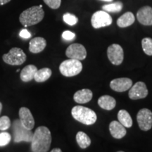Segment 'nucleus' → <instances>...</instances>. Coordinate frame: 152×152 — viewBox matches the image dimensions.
<instances>
[{
    "label": "nucleus",
    "instance_id": "72a5a7b5",
    "mask_svg": "<svg viewBox=\"0 0 152 152\" xmlns=\"http://www.w3.org/2000/svg\"><path fill=\"white\" fill-rule=\"evenodd\" d=\"M1 110H2V104H1V102H0V114H1Z\"/></svg>",
    "mask_w": 152,
    "mask_h": 152
},
{
    "label": "nucleus",
    "instance_id": "9b49d317",
    "mask_svg": "<svg viewBox=\"0 0 152 152\" xmlns=\"http://www.w3.org/2000/svg\"><path fill=\"white\" fill-rule=\"evenodd\" d=\"M129 97L132 100L144 99L148 95L147 85L143 82H137L130 87L129 91Z\"/></svg>",
    "mask_w": 152,
    "mask_h": 152
},
{
    "label": "nucleus",
    "instance_id": "2eb2a0df",
    "mask_svg": "<svg viewBox=\"0 0 152 152\" xmlns=\"http://www.w3.org/2000/svg\"><path fill=\"white\" fill-rule=\"evenodd\" d=\"M109 130L111 134L115 139H121L125 136L127 131L125 128L119 121H113L110 123Z\"/></svg>",
    "mask_w": 152,
    "mask_h": 152
},
{
    "label": "nucleus",
    "instance_id": "0eeeda50",
    "mask_svg": "<svg viewBox=\"0 0 152 152\" xmlns=\"http://www.w3.org/2000/svg\"><path fill=\"white\" fill-rule=\"evenodd\" d=\"M111 16L105 11H96L92 15L91 18V23L93 28L98 29V28L106 27L112 23Z\"/></svg>",
    "mask_w": 152,
    "mask_h": 152
},
{
    "label": "nucleus",
    "instance_id": "7c9ffc66",
    "mask_svg": "<svg viewBox=\"0 0 152 152\" xmlns=\"http://www.w3.org/2000/svg\"><path fill=\"white\" fill-rule=\"evenodd\" d=\"M20 37L22 38H24V39H28V38L31 37V34H30V32H28V30L26 29H23L20 32Z\"/></svg>",
    "mask_w": 152,
    "mask_h": 152
},
{
    "label": "nucleus",
    "instance_id": "39448f33",
    "mask_svg": "<svg viewBox=\"0 0 152 152\" xmlns=\"http://www.w3.org/2000/svg\"><path fill=\"white\" fill-rule=\"evenodd\" d=\"M83 70V64L80 61L69 59L63 61L59 66V71L61 73L66 77H73L80 73Z\"/></svg>",
    "mask_w": 152,
    "mask_h": 152
},
{
    "label": "nucleus",
    "instance_id": "393cba45",
    "mask_svg": "<svg viewBox=\"0 0 152 152\" xmlns=\"http://www.w3.org/2000/svg\"><path fill=\"white\" fill-rule=\"evenodd\" d=\"M142 47L144 52L148 56H152V39L145 37L142 40Z\"/></svg>",
    "mask_w": 152,
    "mask_h": 152
},
{
    "label": "nucleus",
    "instance_id": "f257e3e1",
    "mask_svg": "<svg viewBox=\"0 0 152 152\" xmlns=\"http://www.w3.org/2000/svg\"><path fill=\"white\" fill-rule=\"evenodd\" d=\"M52 144V134L50 130L45 126H39L33 133L31 141L33 152H47Z\"/></svg>",
    "mask_w": 152,
    "mask_h": 152
},
{
    "label": "nucleus",
    "instance_id": "412c9836",
    "mask_svg": "<svg viewBox=\"0 0 152 152\" xmlns=\"http://www.w3.org/2000/svg\"><path fill=\"white\" fill-rule=\"evenodd\" d=\"M118 119L119 123H121L125 128H131L132 125V119L130 113L126 110H120L118 113Z\"/></svg>",
    "mask_w": 152,
    "mask_h": 152
},
{
    "label": "nucleus",
    "instance_id": "ddd939ff",
    "mask_svg": "<svg viewBox=\"0 0 152 152\" xmlns=\"http://www.w3.org/2000/svg\"><path fill=\"white\" fill-rule=\"evenodd\" d=\"M132 86V81L128 77H121L114 79L110 83L112 90L118 92H123L128 90Z\"/></svg>",
    "mask_w": 152,
    "mask_h": 152
},
{
    "label": "nucleus",
    "instance_id": "20e7f679",
    "mask_svg": "<svg viewBox=\"0 0 152 152\" xmlns=\"http://www.w3.org/2000/svg\"><path fill=\"white\" fill-rule=\"evenodd\" d=\"M13 137L15 143L21 142H31L33 137V133L31 130L26 129L20 120H15L12 123Z\"/></svg>",
    "mask_w": 152,
    "mask_h": 152
},
{
    "label": "nucleus",
    "instance_id": "4be33fe9",
    "mask_svg": "<svg viewBox=\"0 0 152 152\" xmlns=\"http://www.w3.org/2000/svg\"><path fill=\"white\" fill-rule=\"evenodd\" d=\"M52 70L49 68H44L42 69L37 70L36 72L34 80L37 83H43L47 81L52 75Z\"/></svg>",
    "mask_w": 152,
    "mask_h": 152
},
{
    "label": "nucleus",
    "instance_id": "f704fd0d",
    "mask_svg": "<svg viewBox=\"0 0 152 152\" xmlns=\"http://www.w3.org/2000/svg\"><path fill=\"white\" fill-rule=\"evenodd\" d=\"M101 1H107V2H111V1H113V0H101Z\"/></svg>",
    "mask_w": 152,
    "mask_h": 152
},
{
    "label": "nucleus",
    "instance_id": "a211bd4d",
    "mask_svg": "<svg viewBox=\"0 0 152 152\" xmlns=\"http://www.w3.org/2000/svg\"><path fill=\"white\" fill-rule=\"evenodd\" d=\"M37 71V68L35 66L32 65V64L26 66V67L23 68L20 72V80L24 83H28V82L33 80Z\"/></svg>",
    "mask_w": 152,
    "mask_h": 152
},
{
    "label": "nucleus",
    "instance_id": "6ab92c4d",
    "mask_svg": "<svg viewBox=\"0 0 152 152\" xmlns=\"http://www.w3.org/2000/svg\"><path fill=\"white\" fill-rule=\"evenodd\" d=\"M98 104L102 109L111 111L115 108L116 105V101L115 99L109 95H104L100 96L98 100Z\"/></svg>",
    "mask_w": 152,
    "mask_h": 152
},
{
    "label": "nucleus",
    "instance_id": "f8f14e48",
    "mask_svg": "<svg viewBox=\"0 0 152 152\" xmlns=\"http://www.w3.org/2000/svg\"><path fill=\"white\" fill-rule=\"evenodd\" d=\"M19 120L22 125L28 130H32L35 126V120L30 109L26 107H21L19 110Z\"/></svg>",
    "mask_w": 152,
    "mask_h": 152
},
{
    "label": "nucleus",
    "instance_id": "f03ea898",
    "mask_svg": "<svg viewBox=\"0 0 152 152\" xmlns=\"http://www.w3.org/2000/svg\"><path fill=\"white\" fill-rule=\"evenodd\" d=\"M45 16L42 6H34L23 11L19 17L20 23L25 27L39 23Z\"/></svg>",
    "mask_w": 152,
    "mask_h": 152
},
{
    "label": "nucleus",
    "instance_id": "5701e85b",
    "mask_svg": "<svg viewBox=\"0 0 152 152\" xmlns=\"http://www.w3.org/2000/svg\"><path fill=\"white\" fill-rule=\"evenodd\" d=\"M76 141L81 149H86L91 144V140L84 132L80 131L76 134Z\"/></svg>",
    "mask_w": 152,
    "mask_h": 152
},
{
    "label": "nucleus",
    "instance_id": "f3484780",
    "mask_svg": "<svg viewBox=\"0 0 152 152\" xmlns=\"http://www.w3.org/2000/svg\"><path fill=\"white\" fill-rule=\"evenodd\" d=\"M92 92L89 89H83L78 90L75 93L73 96V99L76 103L86 104L90 102L92 99Z\"/></svg>",
    "mask_w": 152,
    "mask_h": 152
},
{
    "label": "nucleus",
    "instance_id": "c9c22d12",
    "mask_svg": "<svg viewBox=\"0 0 152 152\" xmlns=\"http://www.w3.org/2000/svg\"><path fill=\"white\" fill-rule=\"evenodd\" d=\"M118 152H124V151H118Z\"/></svg>",
    "mask_w": 152,
    "mask_h": 152
},
{
    "label": "nucleus",
    "instance_id": "b1692460",
    "mask_svg": "<svg viewBox=\"0 0 152 152\" xmlns=\"http://www.w3.org/2000/svg\"><path fill=\"white\" fill-rule=\"evenodd\" d=\"M123 4L121 1H116V2L105 4L102 7V9L108 12H120L123 9Z\"/></svg>",
    "mask_w": 152,
    "mask_h": 152
},
{
    "label": "nucleus",
    "instance_id": "dca6fc26",
    "mask_svg": "<svg viewBox=\"0 0 152 152\" xmlns=\"http://www.w3.org/2000/svg\"><path fill=\"white\" fill-rule=\"evenodd\" d=\"M46 46L47 42L43 37H35L30 41L29 50L33 54H37L42 52Z\"/></svg>",
    "mask_w": 152,
    "mask_h": 152
},
{
    "label": "nucleus",
    "instance_id": "cd10ccee",
    "mask_svg": "<svg viewBox=\"0 0 152 152\" xmlns=\"http://www.w3.org/2000/svg\"><path fill=\"white\" fill-rule=\"evenodd\" d=\"M11 140V134L8 132L0 133V147L7 145Z\"/></svg>",
    "mask_w": 152,
    "mask_h": 152
},
{
    "label": "nucleus",
    "instance_id": "aec40b11",
    "mask_svg": "<svg viewBox=\"0 0 152 152\" xmlns=\"http://www.w3.org/2000/svg\"><path fill=\"white\" fill-rule=\"evenodd\" d=\"M135 18L131 12H126L123 14L117 20V25L120 28H126L134 23Z\"/></svg>",
    "mask_w": 152,
    "mask_h": 152
},
{
    "label": "nucleus",
    "instance_id": "9d476101",
    "mask_svg": "<svg viewBox=\"0 0 152 152\" xmlns=\"http://www.w3.org/2000/svg\"><path fill=\"white\" fill-rule=\"evenodd\" d=\"M66 55L69 58L78 61L84 60L87 56L86 49L80 44H72L66 51Z\"/></svg>",
    "mask_w": 152,
    "mask_h": 152
},
{
    "label": "nucleus",
    "instance_id": "c756f323",
    "mask_svg": "<svg viewBox=\"0 0 152 152\" xmlns=\"http://www.w3.org/2000/svg\"><path fill=\"white\" fill-rule=\"evenodd\" d=\"M62 37L65 40L71 41L75 38V34L73 33V32L69 31V30H66L62 33Z\"/></svg>",
    "mask_w": 152,
    "mask_h": 152
},
{
    "label": "nucleus",
    "instance_id": "a878e982",
    "mask_svg": "<svg viewBox=\"0 0 152 152\" xmlns=\"http://www.w3.org/2000/svg\"><path fill=\"white\" fill-rule=\"evenodd\" d=\"M63 19H64V21L69 26H74L78 21V18L75 15L70 14V13H66L63 16Z\"/></svg>",
    "mask_w": 152,
    "mask_h": 152
},
{
    "label": "nucleus",
    "instance_id": "423d86ee",
    "mask_svg": "<svg viewBox=\"0 0 152 152\" xmlns=\"http://www.w3.org/2000/svg\"><path fill=\"white\" fill-rule=\"evenodd\" d=\"M26 54L18 47L11 49L9 53L3 55V61L6 64L11 66H20L26 61Z\"/></svg>",
    "mask_w": 152,
    "mask_h": 152
},
{
    "label": "nucleus",
    "instance_id": "6e6552de",
    "mask_svg": "<svg viewBox=\"0 0 152 152\" xmlns=\"http://www.w3.org/2000/svg\"><path fill=\"white\" fill-rule=\"evenodd\" d=\"M107 56L112 64L115 66L121 65L124 58V52L121 45L113 44L107 49Z\"/></svg>",
    "mask_w": 152,
    "mask_h": 152
},
{
    "label": "nucleus",
    "instance_id": "1a4fd4ad",
    "mask_svg": "<svg viewBox=\"0 0 152 152\" xmlns=\"http://www.w3.org/2000/svg\"><path fill=\"white\" fill-rule=\"evenodd\" d=\"M137 121L142 130H149L152 128V112L148 109H142L137 115Z\"/></svg>",
    "mask_w": 152,
    "mask_h": 152
},
{
    "label": "nucleus",
    "instance_id": "bb28decb",
    "mask_svg": "<svg viewBox=\"0 0 152 152\" xmlns=\"http://www.w3.org/2000/svg\"><path fill=\"white\" fill-rule=\"evenodd\" d=\"M11 120L7 115L0 118V130L4 131L8 130L11 127Z\"/></svg>",
    "mask_w": 152,
    "mask_h": 152
},
{
    "label": "nucleus",
    "instance_id": "473e14b6",
    "mask_svg": "<svg viewBox=\"0 0 152 152\" xmlns=\"http://www.w3.org/2000/svg\"><path fill=\"white\" fill-rule=\"evenodd\" d=\"M51 152H62V151L59 149V148H55V149H52Z\"/></svg>",
    "mask_w": 152,
    "mask_h": 152
},
{
    "label": "nucleus",
    "instance_id": "4468645a",
    "mask_svg": "<svg viewBox=\"0 0 152 152\" xmlns=\"http://www.w3.org/2000/svg\"><path fill=\"white\" fill-rule=\"evenodd\" d=\"M137 18L144 26H152V8L149 6L142 7L137 11Z\"/></svg>",
    "mask_w": 152,
    "mask_h": 152
},
{
    "label": "nucleus",
    "instance_id": "2f4dec72",
    "mask_svg": "<svg viewBox=\"0 0 152 152\" xmlns=\"http://www.w3.org/2000/svg\"><path fill=\"white\" fill-rule=\"evenodd\" d=\"M9 1H11V0H0V6L4 5L6 4L9 3Z\"/></svg>",
    "mask_w": 152,
    "mask_h": 152
},
{
    "label": "nucleus",
    "instance_id": "7ed1b4c3",
    "mask_svg": "<svg viewBox=\"0 0 152 152\" xmlns=\"http://www.w3.org/2000/svg\"><path fill=\"white\" fill-rule=\"evenodd\" d=\"M72 116L84 125H93L96 121V115L93 110L82 106H75L72 109Z\"/></svg>",
    "mask_w": 152,
    "mask_h": 152
},
{
    "label": "nucleus",
    "instance_id": "c85d7f7f",
    "mask_svg": "<svg viewBox=\"0 0 152 152\" xmlns=\"http://www.w3.org/2000/svg\"><path fill=\"white\" fill-rule=\"evenodd\" d=\"M44 2L52 9H57L60 7L61 0H43Z\"/></svg>",
    "mask_w": 152,
    "mask_h": 152
}]
</instances>
